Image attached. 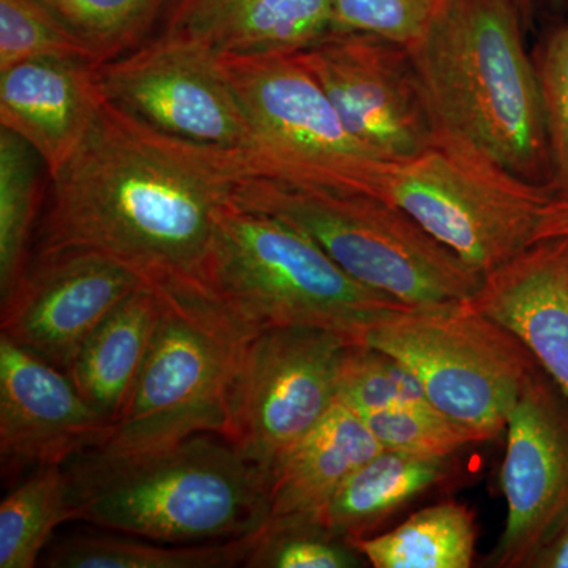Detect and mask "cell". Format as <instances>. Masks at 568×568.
Segmentation results:
<instances>
[{
    "mask_svg": "<svg viewBox=\"0 0 568 568\" xmlns=\"http://www.w3.org/2000/svg\"><path fill=\"white\" fill-rule=\"evenodd\" d=\"M246 178L244 152L171 136L104 102L48 183L33 257L95 253L151 286L213 293L216 224Z\"/></svg>",
    "mask_w": 568,
    "mask_h": 568,
    "instance_id": "cell-1",
    "label": "cell"
},
{
    "mask_svg": "<svg viewBox=\"0 0 568 568\" xmlns=\"http://www.w3.org/2000/svg\"><path fill=\"white\" fill-rule=\"evenodd\" d=\"M525 28L511 0H448L409 51L437 142L552 186L547 122Z\"/></svg>",
    "mask_w": 568,
    "mask_h": 568,
    "instance_id": "cell-2",
    "label": "cell"
},
{
    "mask_svg": "<svg viewBox=\"0 0 568 568\" xmlns=\"http://www.w3.org/2000/svg\"><path fill=\"white\" fill-rule=\"evenodd\" d=\"M67 470L78 519L110 532L205 544L250 536L267 523V477L211 435L144 457L81 455Z\"/></svg>",
    "mask_w": 568,
    "mask_h": 568,
    "instance_id": "cell-3",
    "label": "cell"
},
{
    "mask_svg": "<svg viewBox=\"0 0 568 568\" xmlns=\"http://www.w3.org/2000/svg\"><path fill=\"white\" fill-rule=\"evenodd\" d=\"M211 287L252 331L321 328L349 343L407 306L357 282L308 235L234 201L216 224Z\"/></svg>",
    "mask_w": 568,
    "mask_h": 568,
    "instance_id": "cell-4",
    "label": "cell"
},
{
    "mask_svg": "<svg viewBox=\"0 0 568 568\" xmlns=\"http://www.w3.org/2000/svg\"><path fill=\"white\" fill-rule=\"evenodd\" d=\"M155 290L163 297V315L132 398L106 443L85 457H144L196 435L226 439L230 432L235 366L242 345L256 331L213 293Z\"/></svg>",
    "mask_w": 568,
    "mask_h": 568,
    "instance_id": "cell-5",
    "label": "cell"
},
{
    "mask_svg": "<svg viewBox=\"0 0 568 568\" xmlns=\"http://www.w3.org/2000/svg\"><path fill=\"white\" fill-rule=\"evenodd\" d=\"M233 201L308 235L357 282L407 306L469 301L484 283L480 272L381 197L246 178Z\"/></svg>",
    "mask_w": 568,
    "mask_h": 568,
    "instance_id": "cell-6",
    "label": "cell"
},
{
    "mask_svg": "<svg viewBox=\"0 0 568 568\" xmlns=\"http://www.w3.org/2000/svg\"><path fill=\"white\" fill-rule=\"evenodd\" d=\"M250 123V178L383 200L390 160L339 119L294 54L220 55Z\"/></svg>",
    "mask_w": 568,
    "mask_h": 568,
    "instance_id": "cell-7",
    "label": "cell"
},
{
    "mask_svg": "<svg viewBox=\"0 0 568 568\" xmlns=\"http://www.w3.org/2000/svg\"><path fill=\"white\" fill-rule=\"evenodd\" d=\"M410 369L436 409L489 440L508 416L538 362L528 346L469 301L406 306L366 332Z\"/></svg>",
    "mask_w": 568,
    "mask_h": 568,
    "instance_id": "cell-8",
    "label": "cell"
},
{
    "mask_svg": "<svg viewBox=\"0 0 568 568\" xmlns=\"http://www.w3.org/2000/svg\"><path fill=\"white\" fill-rule=\"evenodd\" d=\"M555 193L469 149L437 142L390 163L383 200L485 276L534 244Z\"/></svg>",
    "mask_w": 568,
    "mask_h": 568,
    "instance_id": "cell-9",
    "label": "cell"
},
{
    "mask_svg": "<svg viewBox=\"0 0 568 568\" xmlns=\"http://www.w3.org/2000/svg\"><path fill=\"white\" fill-rule=\"evenodd\" d=\"M346 338L308 327L253 332L235 366L226 440L271 473L336 405Z\"/></svg>",
    "mask_w": 568,
    "mask_h": 568,
    "instance_id": "cell-10",
    "label": "cell"
},
{
    "mask_svg": "<svg viewBox=\"0 0 568 568\" xmlns=\"http://www.w3.org/2000/svg\"><path fill=\"white\" fill-rule=\"evenodd\" d=\"M104 100L160 132L245 152L252 134L219 52L182 33L160 31L97 65Z\"/></svg>",
    "mask_w": 568,
    "mask_h": 568,
    "instance_id": "cell-11",
    "label": "cell"
},
{
    "mask_svg": "<svg viewBox=\"0 0 568 568\" xmlns=\"http://www.w3.org/2000/svg\"><path fill=\"white\" fill-rule=\"evenodd\" d=\"M294 55L346 129L384 159L403 162L437 144L409 48L369 33L328 31Z\"/></svg>",
    "mask_w": 568,
    "mask_h": 568,
    "instance_id": "cell-12",
    "label": "cell"
},
{
    "mask_svg": "<svg viewBox=\"0 0 568 568\" xmlns=\"http://www.w3.org/2000/svg\"><path fill=\"white\" fill-rule=\"evenodd\" d=\"M500 487L506 528L488 559L496 568H529L568 518V399L538 366L508 416Z\"/></svg>",
    "mask_w": 568,
    "mask_h": 568,
    "instance_id": "cell-13",
    "label": "cell"
},
{
    "mask_svg": "<svg viewBox=\"0 0 568 568\" xmlns=\"http://www.w3.org/2000/svg\"><path fill=\"white\" fill-rule=\"evenodd\" d=\"M144 283L95 253L33 257L2 301V335L70 373L89 336Z\"/></svg>",
    "mask_w": 568,
    "mask_h": 568,
    "instance_id": "cell-14",
    "label": "cell"
},
{
    "mask_svg": "<svg viewBox=\"0 0 568 568\" xmlns=\"http://www.w3.org/2000/svg\"><path fill=\"white\" fill-rule=\"evenodd\" d=\"M110 422L69 373L0 335V454L3 465L63 466L111 436Z\"/></svg>",
    "mask_w": 568,
    "mask_h": 568,
    "instance_id": "cell-15",
    "label": "cell"
},
{
    "mask_svg": "<svg viewBox=\"0 0 568 568\" xmlns=\"http://www.w3.org/2000/svg\"><path fill=\"white\" fill-rule=\"evenodd\" d=\"M469 304L514 332L568 399V237L538 241L489 272Z\"/></svg>",
    "mask_w": 568,
    "mask_h": 568,
    "instance_id": "cell-16",
    "label": "cell"
},
{
    "mask_svg": "<svg viewBox=\"0 0 568 568\" xmlns=\"http://www.w3.org/2000/svg\"><path fill=\"white\" fill-rule=\"evenodd\" d=\"M104 102L95 63L43 59L0 71V126L39 153L50 179L80 149Z\"/></svg>",
    "mask_w": 568,
    "mask_h": 568,
    "instance_id": "cell-17",
    "label": "cell"
},
{
    "mask_svg": "<svg viewBox=\"0 0 568 568\" xmlns=\"http://www.w3.org/2000/svg\"><path fill=\"white\" fill-rule=\"evenodd\" d=\"M160 24L220 55L294 54L331 31V0H168Z\"/></svg>",
    "mask_w": 568,
    "mask_h": 568,
    "instance_id": "cell-18",
    "label": "cell"
},
{
    "mask_svg": "<svg viewBox=\"0 0 568 568\" xmlns=\"http://www.w3.org/2000/svg\"><path fill=\"white\" fill-rule=\"evenodd\" d=\"M381 450L362 417L336 403L267 474L265 525L321 523L336 489Z\"/></svg>",
    "mask_w": 568,
    "mask_h": 568,
    "instance_id": "cell-19",
    "label": "cell"
},
{
    "mask_svg": "<svg viewBox=\"0 0 568 568\" xmlns=\"http://www.w3.org/2000/svg\"><path fill=\"white\" fill-rule=\"evenodd\" d=\"M163 297L144 283L89 336L74 358V386L114 425L129 405L163 315Z\"/></svg>",
    "mask_w": 568,
    "mask_h": 568,
    "instance_id": "cell-20",
    "label": "cell"
},
{
    "mask_svg": "<svg viewBox=\"0 0 568 568\" xmlns=\"http://www.w3.org/2000/svg\"><path fill=\"white\" fill-rule=\"evenodd\" d=\"M458 462L457 455L429 457L383 448L336 489L321 525L346 540L368 537L410 504L450 487L462 473Z\"/></svg>",
    "mask_w": 568,
    "mask_h": 568,
    "instance_id": "cell-21",
    "label": "cell"
},
{
    "mask_svg": "<svg viewBox=\"0 0 568 568\" xmlns=\"http://www.w3.org/2000/svg\"><path fill=\"white\" fill-rule=\"evenodd\" d=\"M477 540L474 510L444 500L409 515L381 536L347 541L375 568H469Z\"/></svg>",
    "mask_w": 568,
    "mask_h": 568,
    "instance_id": "cell-22",
    "label": "cell"
},
{
    "mask_svg": "<svg viewBox=\"0 0 568 568\" xmlns=\"http://www.w3.org/2000/svg\"><path fill=\"white\" fill-rule=\"evenodd\" d=\"M260 530L205 544H164L123 534H77L52 545L51 568H226L245 566Z\"/></svg>",
    "mask_w": 568,
    "mask_h": 568,
    "instance_id": "cell-23",
    "label": "cell"
},
{
    "mask_svg": "<svg viewBox=\"0 0 568 568\" xmlns=\"http://www.w3.org/2000/svg\"><path fill=\"white\" fill-rule=\"evenodd\" d=\"M47 166L18 134L0 126V295L21 282L31 264L32 235L43 212Z\"/></svg>",
    "mask_w": 568,
    "mask_h": 568,
    "instance_id": "cell-24",
    "label": "cell"
},
{
    "mask_svg": "<svg viewBox=\"0 0 568 568\" xmlns=\"http://www.w3.org/2000/svg\"><path fill=\"white\" fill-rule=\"evenodd\" d=\"M69 470L37 467L0 506V568H33L55 529L77 521Z\"/></svg>",
    "mask_w": 568,
    "mask_h": 568,
    "instance_id": "cell-25",
    "label": "cell"
},
{
    "mask_svg": "<svg viewBox=\"0 0 568 568\" xmlns=\"http://www.w3.org/2000/svg\"><path fill=\"white\" fill-rule=\"evenodd\" d=\"M92 52L114 61L151 37L168 0H40Z\"/></svg>",
    "mask_w": 568,
    "mask_h": 568,
    "instance_id": "cell-26",
    "label": "cell"
},
{
    "mask_svg": "<svg viewBox=\"0 0 568 568\" xmlns=\"http://www.w3.org/2000/svg\"><path fill=\"white\" fill-rule=\"evenodd\" d=\"M424 402L428 399L417 377L394 355L366 343L346 346L336 403L366 417Z\"/></svg>",
    "mask_w": 568,
    "mask_h": 568,
    "instance_id": "cell-27",
    "label": "cell"
},
{
    "mask_svg": "<svg viewBox=\"0 0 568 568\" xmlns=\"http://www.w3.org/2000/svg\"><path fill=\"white\" fill-rule=\"evenodd\" d=\"M43 59L99 65L88 47L40 0H0V71Z\"/></svg>",
    "mask_w": 568,
    "mask_h": 568,
    "instance_id": "cell-28",
    "label": "cell"
},
{
    "mask_svg": "<svg viewBox=\"0 0 568 568\" xmlns=\"http://www.w3.org/2000/svg\"><path fill=\"white\" fill-rule=\"evenodd\" d=\"M362 420L381 447L429 457H452L487 440L428 402L372 414Z\"/></svg>",
    "mask_w": 568,
    "mask_h": 568,
    "instance_id": "cell-29",
    "label": "cell"
},
{
    "mask_svg": "<svg viewBox=\"0 0 568 568\" xmlns=\"http://www.w3.org/2000/svg\"><path fill=\"white\" fill-rule=\"evenodd\" d=\"M364 558L321 523L265 525L246 559L248 568H357Z\"/></svg>",
    "mask_w": 568,
    "mask_h": 568,
    "instance_id": "cell-30",
    "label": "cell"
},
{
    "mask_svg": "<svg viewBox=\"0 0 568 568\" xmlns=\"http://www.w3.org/2000/svg\"><path fill=\"white\" fill-rule=\"evenodd\" d=\"M448 0H331V31L361 32L410 48Z\"/></svg>",
    "mask_w": 568,
    "mask_h": 568,
    "instance_id": "cell-31",
    "label": "cell"
},
{
    "mask_svg": "<svg viewBox=\"0 0 568 568\" xmlns=\"http://www.w3.org/2000/svg\"><path fill=\"white\" fill-rule=\"evenodd\" d=\"M551 156L552 189L568 192V22L556 29L536 63Z\"/></svg>",
    "mask_w": 568,
    "mask_h": 568,
    "instance_id": "cell-32",
    "label": "cell"
},
{
    "mask_svg": "<svg viewBox=\"0 0 568 568\" xmlns=\"http://www.w3.org/2000/svg\"><path fill=\"white\" fill-rule=\"evenodd\" d=\"M555 237H568V192L555 193L545 207L534 244Z\"/></svg>",
    "mask_w": 568,
    "mask_h": 568,
    "instance_id": "cell-33",
    "label": "cell"
},
{
    "mask_svg": "<svg viewBox=\"0 0 568 568\" xmlns=\"http://www.w3.org/2000/svg\"><path fill=\"white\" fill-rule=\"evenodd\" d=\"M529 568H568V518L540 548Z\"/></svg>",
    "mask_w": 568,
    "mask_h": 568,
    "instance_id": "cell-34",
    "label": "cell"
},
{
    "mask_svg": "<svg viewBox=\"0 0 568 568\" xmlns=\"http://www.w3.org/2000/svg\"><path fill=\"white\" fill-rule=\"evenodd\" d=\"M514 6L517 7L519 14H521V20L526 24H529L530 20L536 17L538 10L545 6V3L549 2V0H511Z\"/></svg>",
    "mask_w": 568,
    "mask_h": 568,
    "instance_id": "cell-35",
    "label": "cell"
}]
</instances>
